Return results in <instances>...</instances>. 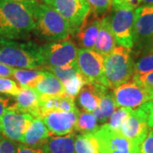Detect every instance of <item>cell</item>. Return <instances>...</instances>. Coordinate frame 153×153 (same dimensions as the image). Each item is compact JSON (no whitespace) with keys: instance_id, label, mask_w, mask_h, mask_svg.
<instances>
[{"instance_id":"23","label":"cell","mask_w":153,"mask_h":153,"mask_svg":"<svg viewBox=\"0 0 153 153\" xmlns=\"http://www.w3.org/2000/svg\"><path fill=\"white\" fill-rule=\"evenodd\" d=\"M39 96L63 97L65 95L62 82L49 71H46L44 78L34 88Z\"/></svg>"},{"instance_id":"3","label":"cell","mask_w":153,"mask_h":153,"mask_svg":"<svg viewBox=\"0 0 153 153\" xmlns=\"http://www.w3.org/2000/svg\"><path fill=\"white\" fill-rule=\"evenodd\" d=\"M0 63L19 69L42 67L40 46L33 42L0 39Z\"/></svg>"},{"instance_id":"25","label":"cell","mask_w":153,"mask_h":153,"mask_svg":"<svg viewBox=\"0 0 153 153\" xmlns=\"http://www.w3.org/2000/svg\"><path fill=\"white\" fill-rule=\"evenodd\" d=\"M99 128L97 118L93 113L79 111L75 126V130L79 134H91L97 131Z\"/></svg>"},{"instance_id":"41","label":"cell","mask_w":153,"mask_h":153,"mask_svg":"<svg viewBox=\"0 0 153 153\" xmlns=\"http://www.w3.org/2000/svg\"><path fill=\"white\" fill-rule=\"evenodd\" d=\"M140 4L143 5H153V0H140Z\"/></svg>"},{"instance_id":"43","label":"cell","mask_w":153,"mask_h":153,"mask_svg":"<svg viewBox=\"0 0 153 153\" xmlns=\"http://www.w3.org/2000/svg\"><path fill=\"white\" fill-rule=\"evenodd\" d=\"M147 51L148 52H153V42L152 44H151V46L149 47V49H148Z\"/></svg>"},{"instance_id":"7","label":"cell","mask_w":153,"mask_h":153,"mask_svg":"<svg viewBox=\"0 0 153 153\" xmlns=\"http://www.w3.org/2000/svg\"><path fill=\"white\" fill-rule=\"evenodd\" d=\"M92 134L98 142L100 153H140V146L119 131L112 129L107 123L100 126L98 130Z\"/></svg>"},{"instance_id":"22","label":"cell","mask_w":153,"mask_h":153,"mask_svg":"<svg viewBox=\"0 0 153 153\" xmlns=\"http://www.w3.org/2000/svg\"><path fill=\"white\" fill-rule=\"evenodd\" d=\"M109 89L110 88L102 85L100 86V102L98 108L93 112V114L96 117L98 123L102 124L108 122L110 117L117 108L115 102L113 92H111Z\"/></svg>"},{"instance_id":"33","label":"cell","mask_w":153,"mask_h":153,"mask_svg":"<svg viewBox=\"0 0 153 153\" xmlns=\"http://www.w3.org/2000/svg\"><path fill=\"white\" fill-rule=\"evenodd\" d=\"M140 4V0H112L111 9H128L134 10Z\"/></svg>"},{"instance_id":"4","label":"cell","mask_w":153,"mask_h":153,"mask_svg":"<svg viewBox=\"0 0 153 153\" xmlns=\"http://www.w3.org/2000/svg\"><path fill=\"white\" fill-rule=\"evenodd\" d=\"M134 62L131 49L117 46L109 55L104 57V73L111 88L131 80L134 76Z\"/></svg>"},{"instance_id":"36","label":"cell","mask_w":153,"mask_h":153,"mask_svg":"<svg viewBox=\"0 0 153 153\" xmlns=\"http://www.w3.org/2000/svg\"><path fill=\"white\" fill-rule=\"evenodd\" d=\"M132 79L146 87L153 88V71L140 76H133Z\"/></svg>"},{"instance_id":"11","label":"cell","mask_w":153,"mask_h":153,"mask_svg":"<svg viewBox=\"0 0 153 153\" xmlns=\"http://www.w3.org/2000/svg\"><path fill=\"white\" fill-rule=\"evenodd\" d=\"M134 47L147 51L153 42V5L139 6L134 10Z\"/></svg>"},{"instance_id":"14","label":"cell","mask_w":153,"mask_h":153,"mask_svg":"<svg viewBox=\"0 0 153 153\" xmlns=\"http://www.w3.org/2000/svg\"><path fill=\"white\" fill-rule=\"evenodd\" d=\"M77 111H52L45 114L41 118L47 126L51 135L62 136L66 135L75 130Z\"/></svg>"},{"instance_id":"10","label":"cell","mask_w":153,"mask_h":153,"mask_svg":"<svg viewBox=\"0 0 153 153\" xmlns=\"http://www.w3.org/2000/svg\"><path fill=\"white\" fill-rule=\"evenodd\" d=\"M110 24L117 44L126 49L134 47V10L128 9H112L109 16Z\"/></svg>"},{"instance_id":"32","label":"cell","mask_w":153,"mask_h":153,"mask_svg":"<svg viewBox=\"0 0 153 153\" xmlns=\"http://www.w3.org/2000/svg\"><path fill=\"white\" fill-rule=\"evenodd\" d=\"M21 89V86L17 84L13 79H10V77L0 76V94L16 97L20 93Z\"/></svg>"},{"instance_id":"37","label":"cell","mask_w":153,"mask_h":153,"mask_svg":"<svg viewBox=\"0 0 153 153\" xmlns=\"http://www.w3.org/2000/svg\"><path fill=\"white\" fill-rule=\"evenodd\" d=\"M16 153H46L42 147H30L23 144L17 145Z\"/></svg>"},{"instance_id":"12","label":"cell","mask_w":153,"mask_h":153,"mask_svg":"<svg viewBox=\"0 0 153 153\" xmlns=\"http://www.w3.org/2000/svg\"><path fill=\"white\" fill-rule=\"evenodd\" d=\"M33 118L27 113L9 110L0 117V134L14 142L22 143Z\"/></svg>"},{"instance_id":"28","label":"cell","mask_w":153,"mask_h":153,"mask_svg":"<svg viewBox=\"0 0 153 153\" xmlns=\"http://www.w3.org/2000/svg\"><path fill=\"white\" fill-rule=\"evenodd\" d=\"M47 71H51L60 82H62V84H64L65 82L70 81L72 78H74L76 76H78L79 74H81L78 66L54 67V68H49Z\"/></svg>"},{"instance_id":"27","label":"cell","mask_w":153,"mask_h":153,"mask_svg":"<svg viewBox=\"0 0 153 153\" xmlns=\"http://www.w3.org/2000/svg\"><path fill=\"white\" fill-rule=\"evenodd\" d=\"M88 82L85 79V77L82 74H79L78 76H76V77L72 78L71 80L63 84L65 95L66 97L75 100V98L78 95V94L82 90L83 86Z\"/></svg>"},{"instance_id":"30","label":"cell","mask_w":153,"mask_h":153,"mask_svg":"<svg viewBox=\"0 0 153 153\" xmlns=\"http://www.w3.org/2000/svg\"><path fill=\"white\" fill-rule=\"evenodd\" d=\"M132 109L125 107H117V110L110 117L109 120L106 123L114 130L119 131L122 124L129 115Z\"/></svg>"},{"instance_id":"35","label":"cell","mask_w":153,"mask_h":153,"mask_svg":"<svg viewBox=\"0 0 153 153\" xmlns=\"http://www.w3.org/2000/svg\"><path fill=\"white\" fill-rule=\"evenodd\" d=\"M140 153H153V129H149L148 134L140 145Z\"/></svg>"},{"instance_id":"15","label":"cell","mask_w":153,"mask_h":153,"mask_svg":"<svg viewBox=\"0 0 153 153\" xmlns=\"http://www.w3.org/2000/svg\"><path fill=\"white\" fill-rule=\"evenodd\" d=\"M40 98L35 89L22 88L20 93L16 96L13 110L31 115L34 118H40Z\"/></svg>"},{"instance_id":"40","label":"cell","mask_w":153,"mask_h":153,"mask_svg":"<svg viewBox=\"0 0 153 153\" xmlns=\"http://www.w3.org/2000/svg\"><path fill=\"white\" fill-rule=\"evenodd\" d=\"M14 69L15 68H12L10 66H8L0 63V76H4V77L13 76Z\"/></svg>"},{"instance_id":"9","label":"cell","mask_w":153,"mask_h":153,"mask_svg":"<svg viewBox=\"0 0 153 153\" xmlns=\"http://www.w3.org/2000/svg\"><path fill=\"white\" fill-rule=\"evenodd\" d=\"M43 2L53 7L66 20L71 35L76 34L90 12L87 0H46Z\"/></svg>"},{"instance_id":"29","label":"cell","mask_w":153,"mask_h":153,"mask_svg":"<svg viewBox=\"0 0 153 153\" xmlns=\"http://www.w3.org/2000/svg\"><path fill=\"white\" fill-rule=\"evenodd\" d=\"M151 71H153V52H148L134 63V76H140Z\"/></svg>"},{"instance_id":"1","label":"cell","mask_w":153,"mask_h":153,"mask_svg":"<svg viewBox=\"0 0 153 153\" xmlns=\"http://www.w3.org/2000/svg\"><path fill=\"white\" fill-rule=\"evenodd\" d=\"M36 22L27 2H0V39L25 38Z\"/></svg>"},{"instance_id":"19","label":"cell","mask_w":153,"mask_h":153,"mask_svg":"<svg viewBox=\"0 0 153 153\" xmlns=\"http://www.w3.org/2000/svg\"><path fill=\"white\" fill-rule=\"evenodd\" d=\"M40 98V118L44 115L52 111H77L75 100L66 96L63 97H45L39 96Z\"/></svg>"},{"instance_id":"39","label":"cell","mask_w":153,"mask_h":153,"mask_svg":"<svg viewBox=\"0 0 153 153\" xmlns=\"http://www.w3.org/2000/svg\"><path fill=\"white\" fill-rule=\"evenodd\" d=\"M15 103H11L10 98L0 96V117L9 110H13Z\"/></svg>"},{"instance_id":"24","label":"cell","mask_w":153,"mask_h":153,"mask_svg":"<svg viewBox=\"0 0 153 153\" xmlns=\"http://www.w3.org/2000/svg\"><path fill=\"white\" fill-rule=\"evenodd\" d=\"M46 75V71L37 69H19L15 68L13 77L19 82L21 88H35Z\"/></svg>"},{"instance_id":"26","label":"cell","mask_w":153,"mask_h":153,"mask_svg":"<svg viewBox=\"0 0 153 153\" xmlns=\"http://www.w3.org/2000/svg\"><path fill=\"white\" fill-rule=\"evenodd\" d=\"M76 153H100L99 144L93 134H76L75 140Z\"/></svg>"},{"instance_id":"42","label":"cell","mask_w":153,"mask_h":153,"mask_svg":"<svg viewBox=\"0 0 153 153\" xmlns=\"http://www.w3.org/2000/svg\"><path fill=\"white\" fill-rule=\"evenodd\" d=\"M27 1H34V0H0V2H27Z\"/></svg>"},{"instance_id":"34","label":"cell","mask_w":153,"mask_h":153,"mask_svg":"<svg viewBox=\"0 0 153 153\" xmlns=\"http://www.w3.org/2000/svg\"><path fill=\"white\" fill-rule=\"evenodd\" d=\"M17 145L0 134V153H16Z\"/></svg>"},{"instance_id":"16","label":"cell","mask_w":153,"mask_h":153,"mask_svg":"<svg viewBox=\"0 0 153 153\" xmlns=\"http://www.w3.org/2000/svg\"><path fill=\"white\" fill-rule=\"evenodd\" d=\"M100 18L94 16L89 12L80 28L75 35L82 49H93L100 26Z\"/></svg>"},{"instance_id":"31","label":"cell","mask_w":153,"mask_h":153,"mask_svg":"<svg viewBox=\"0 0 153 153\" xmlns=\"http://www.w3.org/2000/svg\"><path fill=\"white\" fill-rule=\"evenodd\" d=\"M90 12L94 16L100 17L105 15L112 7V0H87Z\"/></svg>"},{"instance_id":"5","label":"cell","mask_w":153,"mask_h":153,"mask_svg":"<svg viewBox=\"0 0 153 153\" xmlns=\"http://www.w3.org/2000/svg\"><path fill=\"white\" fill-rule=\"evenodd\" d=\"M77 48L70 39L53 41L40 46L42 67L48 70L54 67L77 66Z\"/></svg>"},{"instance_id":"6","label":"cell","mask_w":153,"mask_h":153,"mask_svg":"<svg viewBox=\"0 0 153 153\" xmlns=\"http://www.w3.org/2000/svg\"><path fill=\"white\" fill-rule=\"evenodd\" d=\"M113 96L117 107L137 109L147 102L153 101V88L131 79L115 88Z\"/></svg>"},{"instance_id":"13","label":"cell","mask_w":153,"mask_h":153,"mask_svg":"<svg viewBox=\"0 0 153 153\" xmlns=\"http://www.w3.org/2000/svg\"><path fill=\"white\" fill-rule=\"evenodd\" d=\"M149 131L148 115L141 108L132 109L120 128L121 134L140 146Z\"/></svg>"},{"instance_id":"17","label":"cell","mask_w":153,"mask_h":153,"mask_svg":"<svg viewBox=\"0 0 153 153\" xmlns=\"http://www.w3.org/2000/svg\"><path fill=\"white\" fill-rule=\"evenodd\" d=\"M116 47L117 42L111 28L109 16L102 17L93 50L105 57L109 55Z\"/></svg>"},{"instance_id":"18","label":"cell","mask_w":153,"mask_h":153,"mask_svg":"<svg viewBox=\"0 0 153 153\" xmlns=\"http://www.w3.org/2000/svg\"><path fill=\"white\" fill-rule=\"evenodd\" d=\"M51 136L47 126L41 118H33L24 134L22 144L30 147H40Z\"/></svg>"},{"instance_id":"38","label":"cell","mask_w":153,"mask_h":153,"mask_svg":"<svg viewBox=\"0 0 153 153\" xmlns=\"http://www.w3.org/2000/svg\"><path fill=\"white\" fill-rule=\"evenodd\" d=\"M148 115V126L153 129V101H150L140 106Z\"/></svg>"},{"instance_id":"2","label":"cell","mask_w":153,"mask_h":153,"mask_svg":"<svg viewBox=\"0 0 153 153\" xmlns=\"http://www.w3.org/2000/svg\"><path fill=\"white\" fill-rule=\"evenodd\" d=\"M28 5L36 22V31L51 41L67 40L71 35L66 21L53 7L38 0L28 1Z\"/></svg>"},{"instance_id":"8","label":"cell","mask_w":153,"mask_h":153,"mask_svg":"<svg viewBox=\"0 0 153 153\" xmlns=\"http://www.w3.org/2000/svg\"><path fill=\"white\" fill-rule=\"evenodd\" d=\"M77 66L88 82L111 88L104 73V56L93 49H78Z\"/></svg>"},{"instance_id":"44","label":"cell","mask_w":153,"mask_h":153,"mask_svg":"<svg viewBox=\"0 0 153 153\" xmlns=\"http://www.w3.org/2000/svg\"><path fill=\"white\" fill-rule=\"evenodd\" d=\"M43 1H46V0H43Z\"/></svg>"},{"instance_id":"20","label":"cell","mask_w":153,"mask_h":153,"mask_svg":"<svg viewBox=\"0 0 153 153\" xmlns=\"http://www.w3.org/2000/svg\"><path fill=\"white\" fill-rule=\"evenodd\" d=\"M100 86L99 84L88 82L78 94L76 101L83 111L93 113L99 107L100 102Z\"/></svg>"},{"instance_id":"21","label":"cell","mask_w":153,"mask_h":153,"mask_svg":"<svg viewBox=\"0 0 153 153\" xmlns=\"http://www.w3.org/2000/svg\"><path fill=\"white\" fill-rule=\"evenodd\" d=\"M76 134L73 132L66 135H51L42 147L46 153H76L75 140Z\"/></svg>"}]
</instances>
